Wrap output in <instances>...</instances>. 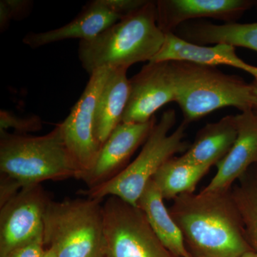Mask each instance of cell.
Returning <instances> with one entry per match:
<instances>
[{
    "mask_svg": "<svg viewBox=\"0 0 257 257\" xmlns=\"http://www.w3.org/2000/svg\"><path fill=\"white\" fill-rule=\"evenodd\" d=\"M169 210L193 256L240 257L253 249L231 189L182 194Z\"/></svg>",
    "mask_w": 257,
    "mask_h": 257,
    "instance_id": "1",
    "label": "cell"
},
{
    "mask_svg": "<svg viewBox=\"0 0 257 257\" xmlns=\"http://www.w3.org/2000/svg\"><path fill=\"white\" fill-rule=\"evenodd\" d=\"M157 25L156 3L147 1L97 36L79 41L78 57L89 75L102 68L128 69L152 61L165 41Z\"/></svg>",
    "mask_w": 257,
    "mask_h": 257,
    "instance_id": "2",
    "label": "cell"
},
{
    "mask_svg": "<svg viewBox=\"0 0 257 257\" xmlns=\"http://www.w3.org/2000/svg\"><path fill=\"white\" fill-rule=\"evenodd\" d=\"M175 101L188 124L221 108L232 106L241 112L253 110L257 98L253 84L216 67L187 61H170Z\"/></svg>",
    "mask_w": 257,
    "mask_h": 257,
    "instance_id": "3",
    "label": "cell"
},
{
    "mask_svg": "<svg viewBox=\"0 0 257 257\" xmlns=\"http://www.w3.org/2000/svg\"><path fill=\"white\" fill-rule=\"evenodd\" d=\"M0 172L16 179L23 187L82 177L59 124L43 136L0 130Z\"/></svg>",
    "mask_w": 257,
    "mask_h": 257,
    "instance_id": "4",
    "label": "cell"
},
{
    "mask_svg": "<svg viewBox=\"0 0 257 257\" xmlns=\"http://www.w3.org/2000/svg\"><path fill=\"white\" fill-rule=\"evenodd\" d=\"M174 109L165 111L144 144L141 152L131 163L106 183L86 189L78 194L83 197L103 199L116 197L134 206L138 202L154 176L165 162L189 148L185 141L187 124L182 122L170 133L176 123Z\"/></svg>",
    "mask_w": 257,
    "mask_h": 257,
    "instance_id": "5",
    "label": "cell"
},
{
    "mask_svg": "<svg viewBox=\"0 0 257 257\" xmlns=\"http://www.w3.org/2000/svg\"><path fill=\"white\" fill-rule=\"evenodd\" d=\"M51 201L44 216L43 240L57 257H104L102 199Z\"/></svg>",
    "mask_w": 257,
    "mask_h": 257,
    "instance_id": "6",
    "label": "cell"
},
{
    "mask_svg": "<svg viewBox=\"0 0 257 257\" xmlns=\"http://www.w3.org/2000/svg\"><path fill=\"white\" fill-rule=\"evenodd\" d=\"M103 209L104 257H176L161 242L138 206L111 196Z\"/></svg>",
    "mask_w": 257,
    "mask_h": 257,
    "instance_id": "7",
    "label": "cell"
},
{
    "mask_svg": "<svg viewBox=\"0 0 257 257\" xmlns=\"http://www.w3.org/2000/svg\"><path fill=\"white\" fill-rule=\"evenodd\" d=\"M110 71V68H102L90 76L79 100L68 116L59 124L66 145L82 173L81 180L92 169L101 149L94 138V115Z\"/></svg>",
    "mask_w": 257,
    "mask_h": 257,
    "instance_id": "8",
    "label": "cell"
},
{
    "mask_svg": "<svg viewBox=\"0 0 257 257\" xmlns=\"http://www.w3.org/2000/svg\"><path fill=\"white\" fill-rule=\"evenodd\" d=\"M52 201L41 184L27 186L0 207V257L43 235L44 216Z\"/></svg>",
    "mask_w": 257,
    "mask_h": 257,
    "instance_id": "9",
    "label": "cell"
},
{
    "mask_svg": "<svg viewBox=\"0 0 257 257\" xmlns=\"http://www.w3.org/2000/svg\"><path fill=\"white\" fill-rule=\"evenodd\" d=\"M130 93L122 122L145 123L162 106L175 101L170 62H150L130 79Z\"/></svg>",
    "mask_w": 257,
    "mask_h": 257,
    "instance_id": "10",
    "label": "cell"
},
{
    "mask_svg": "<svg viewBox=\"0 0 257 257\" xmlns=\"http://www.w3.org/2000/svg\"><path fill=\"white\" fill-rule=\"evenodd\" d=\"M156 123L155 116L145 123H120L101 147L92 169L82 179L87 189L106 183L124 170Z\"/></svg>",
    "mask_w": 257,
    "mask_h": 257,
    "instance_id": "11",
    "label": "cell"
},
{
    "mask_svg": "<svg viewBox=\"0 0 257 257\" xmlns=\"http://www.w3.org/2000/svg\"><path fill=\"white\" fill-rule=\"evenodd\" d=\"M157 25L165 34L173 32L188 20L214 18L227 23L239 18L255 2L248 0H158Z\"/></svg>",
    "mask_w": 257,
    "mask_h": 257,
    "instance_id": "12",
    "label": "cell"
},
{
    "mask_svg": "<svg viewBox=\"0 0 257 257\" xmlns=\"http://www.w3.org/2000/svg\"><path fill=\"white\" fill-rule=\"evenodd\" d=\"M237 138L226 157L216 165V175L204 192H226L235 181L244 175L253 164L257 163V114L254 110L243 111L235 116Z\"/></svg>",
    "mask_w": 257,
    "mask_h": 257,
    "instance_id": "13",
    "label": "cell"
},
{
    "mask_svg": "<svg viewBox=\"0 0 257 257\" xmlns=\"http://www.w3.org/2000/svg\"><path fill=\"white\" fill-rule=\"evenodd\" d=\"M122 18L111 8L107 0H93L84 5L70 23L49 31L30 32L24 37L23 42L30 48L37 49L71 39L90 40Z\"/></svg>",
    "mask_w": 257,
    "mask_h": 257,
    "instance_id": "14",
    "label": "cell"
},
{
    "mask_svg": "<svg viewBox=\"0 0 257 257\" xmlns=\"http://www.w3.org/2000/svg\"><path fill=\"white\" fill-rule=\"evenodd\" d=\"M236 47L229 44H216L207 47L196 45L177 36L175 32L166 34L165 41L160 52L150 62L187 61L216 67L230 66L251 74L257 84V67L246 63L236 55Z\"/></svg>",
    "mask_w": 257,
    "mask_h": 257,
    "instance_id": "15",
    "label": "cell"
},
{
    "mask_svg": "<svg viewBox=\"0 0 257 257\" xmlns=\"http://www.w3.org/2000/svg\"><path fill=\"white\" fill-rule=\"evenodd\" d=\"M237 138L236 118L228 115L198 132L192 145L178 160L196 165H216L227 155Z\"/></svg>",
    "mask_w": 257,
    "mask_h": 257,
    "instance_id": "16",
    "label": "cell"
},
{
    "mask_svg": "<svg viewBox=\"0 0 257 257\" xmlns=\"http://www.w3.org/2000/svg\"><path fill=\"white\" fill-rule=\"evenodd\" d=\"M127 69H111L94 115V135L96 143L102 147L115 128L122 122L130 93Z\"/></svg>",
    "mask_w": 257,
    "mask_h": 257,
    "instance_id": "17",
    "label": "cell"
},
{
    "mask_svg": "<svg viewBox=\"0 0 257 257\" xmlns=\"http://www.w3.org/2000/svg\"><path fill=\"white\" fill-rule=\"evenodd\" d=\"M161 242L176 257H194L183 234L166 207L164 198L153 181H150L138 202Z\"/></svg>",
    "mask_w": 257,
    "mask_h": 257,
    "instance_id": "18",
    "label": "cell"
},
{
    "mask_svg": "<svg viewBox=\"0 0 257 257\" xmlns=\"http://www.w3.org/2000/svg\"><path fill=\"white\" fill-rule=\"evenodd\" d=\"M176 30L177 36L196 45L225 43L257 52V23L215 25L197 22L184 23Z\"/></svg>",
    "mask_w": 257,
    "mask_h": 257,
    "instance_id": "19",
    "label": "cell"
},
{
    "mask_svg": "<svg viewBox=\"0 0 257 257\" xmlns=\"http://www.w3.org/2000/svg\"><path fill=\"white\" fill-rule=\"evenodd\" d=\"M211 167L184 163L175 157L160 167L152 181L164 199L174 200L182 194L194 193L199 181Z\"/></svg>",
    "mask_w": 257,
    "mask_h": 257,
    "instance_id": "20",
    "label": "cell"
},
{
    "mask_svg": "<svg viewBox=\"0 0 257 257\" xmlns=\"http://www.w3.org/2000/svg\"><path fill=\"white\" fill-rule=\"evenodd\" d=\"M250 246L257 249V184L244 183L231 189Z\"/></svg>",
    "mask_w": 257,
    "mask_h": 257,
    "instance_id": "21",
    "label": "cell"
},
{
    "mask_svg": "<svg viewBox=\"0 0 257 257\" xmlns=\"http://www.w3.org/2000/svg\"><path fill=\"white\" fill-rule=\"evenodd\" d=\"M31 0L0 1V31L4 32L13 20L20 21L28 18L32 10Z\"/></svg>",
    "mask_w": 257,
    "mask_h": 257,
    "instance_id": "22",
    "label": "cell"
},
{
    "mask_svg": "<svg viewBox=\"0 0 257 257\" xmlns=\"http://www.w3.org/2000/svg\"><path fill=\"white\" fill-rule=\"evenodd\" d=\"M42 128V119L37 115L20 117L10 111H0V130L7 131L9 128H13L15 133L27 135L40 131Z\"/></svg>",
    "mask_w": 257,
    "mask_h": 257,
    "instance_id": "23",
    "label": "cell"
},
{
    "mask_svg": "<svg viewBox=\"0 0 257 257\" xmlns=\"http://www.w3.org/2000/svg\"><path fill=\"white\" fill-rule=\"evenodd\" d=\"M46 250L42 235L30 242L15 248L5 257H43Z\"/></svg>",
    "mask_w": 257,
    "mask_h": 257,
    "instance_id": "24",
    "label": "cell"
},
{
    "mask_svg": "<svg viewBox=\"0 0 257 257\" xmlns=\"http://www.w3.org/2000/svg\"><path fill=\"white\" fill-rule=\"evenodd\" d=\"M16 179L2 174L0 175V207L15 197L23 188Z\"/></svg>",
    "mask_w": 257,
    "mask_h": 257,
    "instance_id": "25",
    "label": "cell"
},
{
    "mask_svg": "<svg viewBox=\"0 0 257 257\" xmlns=\"http://www.w3.org/2000/svg\"><path fill=\"white\" fill-rule=\"evenodd\" d=\"M240 257H257V249H251L246 251Z\"/></svg>",
    "mask_w": 257,
    "mask_h": 257,
    "instance_id": "26",
    "label": "cell"
},
{
    "mask_svg": "<svg viewBox=\"0 0 257 257\" xmlns=\"http://www.w3.org/2000/svg\"><path fill=\"white\" fill-rule=\"evenodd\" d=\"M43 257H57L56 256V254L55 251L52 249L51 248H47L46 251H45V254H44Z\"/></svg>",
    "mask_w": 257,
    "mask_h": 257,
    "instance_id": "27",
    "label": "cell"
},
{
    "mask_svg": "<svg viewBox=\"0 0 257 257\" xmlns=\"http://www.w3.org/2000/svg\"><path fill=\"white\" fill-rule=\"evenodd\" d=\"M253 86H254V92H255V94H256V98H257V84H254V83H253ZM253 110H254L255 112H256L257 114V106H256V107L254 109H253Z\"/></svg>",
    "mask_w": 257,
    "mask_h": 257,
    "instance_id": "28",
    "label": "cell"
},
{
    "mask_svg": "<svg viewBox=\"0 0 257 257\" xmlns=\"http://www.w3.org/2000/svg\"><path fill=\"white\" fill-rule=\"evenodd\" d=\"M194 257H204V256H194Z\"/></svg>",
    "mask_w": 257,
    "mask_h": 257,
    "instance_id": "29",
    "label": "cell"
}]
</instances>
